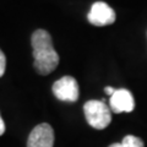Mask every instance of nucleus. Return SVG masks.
<instances>
[{
  "label": "nucleus",
  "instance_id": "6",
  "mask_svg": "<svg viewBox=\"0 0 147 147\" xmlns=\"http://www.w3.org/2000/svg\"><path fill=\"white\" fill-rule=\"evenodd\" d=\"M110 110L114 113H130L135 108L134 97L131 92L126 88H119L110 96L109 99Z\"/></svg>",
  "mask_w": 147,
  "mask_h": 147
},
{
  "label": "nucleus",
  "instance_id": "1",
  "mask_svg": "<svg viewBox=\"0 0 147 147\" xmlns=\"http://www.w3.org/2000/svg\"><path fill=\"white\" fill-rule=\"evenodd\" d=\"M31 44L36 71L40 75L53 72L59 64V55L53 47L50 34L45 30H37L32 33Z\"/></svg>",
  "mask_w": 147,
  "mask_h": 147
},
{
  "label": "nucleus",
  "instance_id": "7",
  "mask_svg": "<svg viewBox=\"0 0 147 147\" xmlns=\"http://www.w3.org/2000/svg\"><path fill=\"white\" fill-rule=\"evenodd\" d=\"M121 144L124 147H145V144L140 137L134 135H126L123 139Z\"/></svg>",
  "mask_w": 147,
  "mask_h": 147
},
{
  "label": "nucleus",
  "instance_id": "2",
  "mask_svg": "<svg viewBox=\"0 0 147 147\" xmlns=\"http://www.w3.org/2000/svg\"><path fill=\"white\" fill-rule=\"evenodd\" d=\"M84 112L87 123L92 127L102 130L107 127L112 121L110 108L107 107L103 100H88L84 105Z\"/></svg>",
  "mask_w": 147,
  "mask_h": 147
},
{
  "label": "nucleus",
  "instance_id": "4",
  "mask_svg": "<svg viewBox=\"0 0 147 147\" xmlns=\"http://www.w3.org/2000/svg\"><path fill=\"white\" fill-rule=\"evenodd\" d=\"M87 20L93 26H107L112 25L115 21V12L108 4L97 1L91 6V10L87 15Z\"/></svg>",
  "mask_w": 147,
  "mask_h": 147
},
{
  "label": "nucleus",
  "instance_id": "8",
  "mask_svg": "<svg viewBox=\"0 0 147 147\" xmlns=\"http://www.w3.org/2000/svg\"><path fill=\"white\" fill-rule=\"evenodd\" d=\"M5 69H6V57H5V54L3 53V50L0 49V77L4 75Z\"/></svg>",
  "mask_w": 147,
  "mask_h": 147
},
{
  "label": "nucleus",
  "instance_id": "10",
  "mask_svg": "<svg viewBox=\"0 0 147 147\" xmlns=\"http://www.w3.org/2000/svg\"><path fill=\"white\" fill-rule=\"evenodd\" d=\"M105 93H108L109 96H112L114 92H115V88H113V87H110V86H108V87H105Z\"/></svg>",
  "mask_w": 147,
  "mask_h": 147
},
{
  "label": "nucleus",
  "instance_id": "5",
  "mask_svg": "<svg viewBox=\"0 0 147 147\" xmlns=\"http://www.w3.org/2000/svg\"><path fill=\"white\" fill-rule=\"evenodd\" d=\"M54 130L47 123L33 127L27 140V147H53Z\"/></svg>",
  "mask_w": 147,
  "mask_h": 147
},
{
  "label": "nucleus",
  "instance_id": "9",
  "mask_svg": "<svg viewBox=\"0 0 147 147\" xmlns=\"http://www.w3.org/2000/svg\"><path fill=\"white\" fill-rule=\"evenodd\" d=\"M5 132V123H4L1 115H0V136Z\"/></svg>",
  "mask_w": 147,
  "mask_h": 147
},
{
  "label": "nucleus",
  "instance_id": "3",
  "mask_svg": "<svg viewBox=\"0 0 147 147\" xmlns=\"http://www.w3.org/2000/svg\"><path fill=\"white\" fill-rule=\"evenodd\" d=\"M53 93L63 102H76L80 96L79 84L72 76H63L53 84Z\"/></svg>",
  "mask_w": 147,
  "mask_h": 147
},
{
  "label": "nucleus",
  "instance_id": "11",
  "mask_svg": "<svg viewBox=\"0 0 147 147\" xmlns=\"http://www.w3.org/2000/svg\"><path fill=\"white\" fill-rule=\"evenodd\" d=\"M108 147H124V146H123V144H112Z\"/></svg>",
  "mask_w": 147,
  "mask_h": 147
}]
</instances>
